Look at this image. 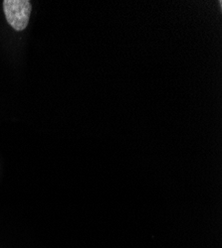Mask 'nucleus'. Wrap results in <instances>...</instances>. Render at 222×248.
<instances>
[{
	"instance_id": "f257e3e1",
	"label": "nucleus",
	"mask_w": 222,
	"mask_h": 248,
	"mask_svg": "<svg viewBox=\"0 0 222 248\" xmlns=\"http://www.w3.org/2000/svg\"><path fill=\"white\" fill-rule=\"evenodd\" d=\"M4 14L8 24L17 31L24 30L29 22L31 3L28 0H4Z\"/></svg>"
}]
</instances>
